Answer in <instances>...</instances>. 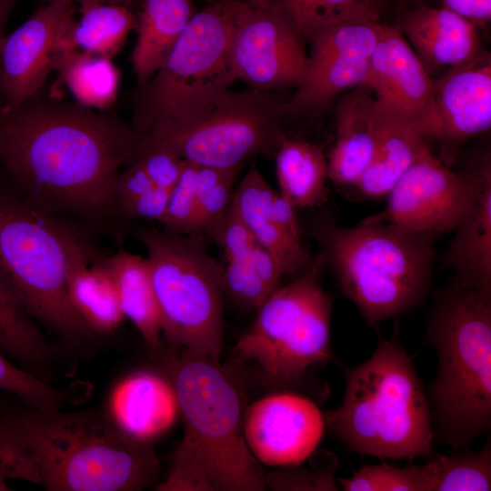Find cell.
Returning a JSON list of instances; mask_svg holds the SVG:
<instances>
[{"label": "cell", "instance_id": "6da1fadb", "mask_svg": "<svg viewBox=\"0 0 491 491\" xmlns=\"http://www.w3.org/2000/svg\"><path fill=\"white\" fill-rule=\"evenodd\" d=\"M142 139L131 123L65 101L45 83L0 111V178L45 211L104 216L116 207L120 168Z\"/></svg>", "mask_w": 491, "mask_h": 491}, {"label": "cell", "instance_id": "7a4b0ae2", "mask_svg": "<svg viewBox=\"0 0 491 491\" xmlns=\"http://www.w3.org/2000/svg\"><path fill=\"white\" fill-rule=\"evenodd\" d=\"M153 444L118 429L105 410L0 413V470L47 491H137L157 478Z\"/></svg>", "mask_w": 491, "mask_h": 491}, {"label": "cell", "instance_id": "3957f363", "mask_svg": "<svg viewBox=\"0 0 491 491\" xmlns=\"http://www.w3.org/2000/svg\"><path fill=\"white\" fill-rule=\"evenodd\" d=\"M437 373L430 386L434 440L466 446L491 425V289L452 279L426 326Z\"/></svg>", "mask_w": 491, "mask_h": 491}, {"label": "cell", "instance_id": "277c9868", "mask_svg": "<svg viewBox=\"0 0 491 491\" xmlns=\"http://www.w3.org/2000/svg\"><path fill=\"white\" fill-rule=\"evenodd\" d=\"M396 327L366 361L345 369L343 401L324 415L326 426L362 455L429 459L436 454L428 396Z\"/></svg>", "mask_w": 491, "mask_h": 491}, {"label": "cell", "instance_id": "5b68a950", "mask_svg": "<svg viewBox=\"0 0 491 491\" xmlns=\"http://www.w3.org/2000/svg\"><path fill=\"white\" fill-rule=\"evenodd\" d=\"M91 258L79 233L0 180V282L33 320L68 341L92 334L68 295L72 272Z\"/></svg>", "mask_w": 491, "mask_h": 491}, {"label": "cell", "instance_id": "8992f818", "mask_svg": "<svg viewBox=\"0 0 491 491\" xmlns=\"http://www.w3.org/2000/svg\"><path fill=\"white\" fill-rule=\"evenodd\" d=\"M314 235L343 292L370 326L376 327L425 298L438 234L363 219L354 227L325 221Z\"/></svg>", "mask_w": 491, "mask_h": 491}, {"label": "cell", "instance_id": "52a82bcc", "mask_svg": "<svg viewBox=\"0 0 491 491\" xmlns=\"http://www.w3.org/2000/svg\"><path fill=\"white\" fill-rule=\"evenodd\" d=\"M165 376L176 394L183 437L172 458L195 462L215 491H262L266 474L246 442L239 393L208 357L169 346Z\"/></svg>", "mask_w": 491, "mask_h": 491}, {"label": "cell", "instance_id": "ba28073f", "mask_svg": "<svg viewBox=\"0 0 491 491\" xmlns=\"http://www.w3.org/2000/svg\"><path fill=\"white\" fill-rule=\"evenodd\" d=\"M240 0H215L195 12L159 69L132 98V125L144 136L158 124L196 116L237 80L230 49Z\"/></svg>", "mask_w": 491, "mask_h": 491}, {"label": "cell", "instance_id": "9c48e42d", "mask_svg": "<svg viewBox=\"0 0 491 491\" xmlns=\"http://www.w3.org/2000/svg\"><path fill=\"white\" fill-rule=\"evenodd\" d=\"M136 236L147 252L162 336L220 365L224 267L208 253L206 236L145 227Z\"/></svg>", "mask_w": 491, "mask_h": 491}, {"label": "cell", "instance_id": "30bf717a", "mask_svg": "<svg viewBox=\"0 0 491 491\" xmlns=\"http://www.w3.org/2000/svg\"><path fill=\"white\" fill-rule=\"evenodd\" d=\"M285 91L252 88L218 93L183 124L153 125L137 146H161L182 159L215 168L240 167L250 156L275 158L287 138Z\"/></svg>", "mask_w": 491, "mask_h": 491}, {"label": "cell", "instance_id": "8fae6325", "mask_svg": "<svg viewBox=\"0 0 491 491\" xmlns=\"http://www.w3.org/2000/svg\"><path fill=\"white\" fill-rule=\"evenodd\" d=\"M318 269L315 263L297 279L273 292L234 348L239 359L256 364L272 384H296L310 368L333 358V304L319 284Z\"/></svg>", "mask_w": 491, "mask_h": 491}, {"label": "cell", "instance_id": "7c38bea8", "mask_svg": "<svg viewBox=\"0 0 491 491\" xmlns=\"http://www.w3.org/2000/svg\"><path fill=\"white\" fill-rule=\"evenodd\" d=\"M381 22L348 20L327 26L308 43V69L289 96L285 117L313 115L342 93L366 82L369 59L378 43Z\"/></svg>", "mask_w": 491, "mask_h": 491}, {"label": "cell", "instance_id": "4fadbf2b", "mask_svg": "<svg viewBox=\"0 0 491 491\" xmlns=\"http://www.w3.org/2000/svg\"><path fill=\"white\" fill-rule=\"evenodd\" d=\"M306 43L281 14L240 0L230 62L236 79L252 88H296L308 69Z\"/></svg>", "mask_w": 491, "mask_h": 491}, {"label": "cell", "instance_id": "5bb4252c", "mask_svg": "<svg viewBox=\"0 0 491 491\" xmlns=\"http://www.w3.org/2000/svg\"><path fill=\"white\" fill-rule=\"evenodd\" d=\"M388 195L385 208L364 220L439 235L456 229L472 188L463 172H453L426 145Z\"/></svg>", "mask_w": 491, "mask_h": 491}, {"label": "cell", "instance_id": "9a60e30c", "mask_svg": "<svg viewBox=\"0 0 491 491\" xmlns=\"http://www.w3.org/2000/svg\"><path fill=\"white\" fill-rule=\"evenodd\" d=\"M364 84L372 89L384 109L409 125L424 139L438 140L441 125L434 80L397 25L382 24Z\"/></svg>", "mask_w": 491, "mask_h": 491}, {"label": "cell", "instance_id": "2e32d148", "mask_svg": "<svg viewBox=\"0 0 491 491\" xmlns=\"http://www.w3.org/2000/svg\"><path fill=\"white\" fill-rule=\"evenodd\" d=\"M246 442L269 466L302 464L313 455L326 427L325 416L310 399L292 393L266 396L244 415Z\"/></svg>", "mask_w": 491, "mask_h": 491}, {"label": "cell", "instance_id": "e0dca14e", "mask_svg": "<svg viewBox=\"0 0 491 491\" xmlns=\"http://www.w3.org/2000/svg\"><path fill=\"white\" fill-rule=\"evenodd\" d=\"M72 0L44 4L0 45L2 90L5 109L17 107L46 83L56 50L75 22Z\"/></svg>", "mask_w": 491, "mask_h": 491}, {"label": "cell", "instance_id": "ac0fdd59", "mask_svg": "<svg viewBox=\"0 0 491 491\" xmlns=\"http://www.w3.org/2000/svg\"><path fill=\"white\" fill-rule=\"evenodd\" d=\"M434 95L441 125L439 158L451 167L466 142L490 129V55L479 50L452 66L434 81Z\"/></svg>", "mask_w": 491, "mask_h": 491}, {"label": "cell", "instance_id": "d6986e66", "mask_svg": "<svg viewBox=\"0 0 491 491\" xmlns=\"http://www.w3.org/2000/svg\"><path fill=\"white\" fill-rule=\"evenodd\" d=\"M472 195L467 211L443 257V266L465 284L491 289V159L478 153L463 172Z\"/></svg>", "mask_w": 491, "mask_h": 491}, {"label": "cell", "instance_id": "ffe728a7", "mask_svg": "<svg viewBox=\"0 0 491 491\" xmlns=\"http://www.w3.org/2000/svg\"><path fill=\"white\" fill-rule=\"evenodd\" d=\"M105 412L127 436L154 444L173 427L179 406L174 386L165 375L140 370L116 383Z\"/></svg>", "mask_w": 491, "mask_h": 491}, {"label": "cell", "instance_id": "44dd1931", "mask_svg": "<svg viewBox=\"0 0 491 491\" xmlns=\"http://www.w3.org/2000/svg\"><path fill=\"white\" fill-rule=\"evenodd\" d=\"M334 103L336 139L327 161L328 178L341 185H356L377 146L381 108L366 84L342 93Z\"/></svg>", "mask_w": 491, "mask_h": 491}, {"label": "cell", "instance_id": "7402d4cb", "mask_svg": "<svg viewBox=\"0 0 491 491\" xmlns=\"http://www.w3.org/2000/svg\"><path fill=\"white\" fill-rule=\"evenodd\" d=\"M397 26L429 75L466 62L480 50L475 24L446 6L408 9Z\"/></svg>", "mask_w": 491, "mask_h": 491}, {"label": "cell", "instance_id": "603a6c76", "mask_svg": "<svg viewBox=\"0 0 491 491\" xmlns=\"http://www.w3.org/2000/svg\"><path fill=\"white\" fill-rule=\"evenodd\" d=\"M195 14L192 0H144L131 55L137 85L159 69Z\"/></svg>", "mask_w": 491, "mask_h": 491}, {"label": "cell", "instance_id": "cb8c5ba5", "mask_svg": "<svg viewBox=\"0 0 491 491\" xmlns=\"http://www.w3.org/2000/svg\"><path fill=\"white\" fill-rule=\"evenodd\" d=\"M379 106L382 118L377 146L372 161L356 185L369 197L388 195L427 145L409 125Z\"/></svg>", "mask_w": 491, "mask_h": 491}, {"label": "cell", "instance_id": "d4e9b609", "mask_svg": "<svg viewBox=\"0 0 491 491\" xmlns=\"http://www.w3.org/2000/svg\"><path fill=\"white\" fill-rule=\"evenodd\" d=\"M113 276L125 316L153 350L161 347L159 307L145 258L118 252L100 262Z\"/></svg>", "mask_w": 491, "mask_h": 491}, {"label": "cell", "instance_id": "484cf974", "mask_svg": "<svg viewBox=\"0 0 491 491\" xmlns=\"http://www.w3.org/2000/svg\"><path fill=\"white\" fill-rule=\"evenodd\" d=\"M71 28V27H70ZM65 33L56 50L53 70L76 102L104 111L116 99L120 73L112 58L79 50Z\"/></svg>", "mask_w": 491, "mask_h": 491}, {"label": "cell", "instance_id": "4316f807", "mask_svg": "<svg viewBox=\"0 0 491 491\" xmlns=\"http://www.w3.org/2000/svg\"><path fill=\"white\" fill-rule=\"evenodd\" d=\"M275 159L280 194L295 208L319 205L326 201L327 161L319 147L286 138Z\"/></svg>", "mask_w": 491, "mask_h": 491}, {"label": "cell", "instance_id": "83f0119b", "mask_svg": "<svg viewBox=\"0 0 491 491\" xmlns=\"http://www.w3.org/2000/svg\"><path fill=\"white\" fill-rule=\"evenodd\" d=\"M284 15L308 44L324 28L348 20L380 22L385 0H245Z\"/></svg>", "mask_w": 491, "mask_h": 491}, {"label": "cell", "instance_id": "f1b7e54d", "mask_svg": "<svg viewBox=\"0 0 491 491\" xmlns=\"http://www.w3.org/2000/svg\"><path fill=\"white\" fill-rule=\"evenodd\" d=\"M68 295L75 311L92 333L111 334L125 318L115 280L101 263L75 268L69 277Z\"/></svg>", "mask_w": 491, "mask_h": 491}, {"label": "cell", "instance_id": "f546056e", "mask_svg": "<svg viewBox=\"0 0 491 491\" xmlns=\"http://www.w3.org/2000/svg\"><path fill=\"white\" fill-rule=\"evenodd\" d=\"M0 351L40 378L52 365L51 346L0 282Z\"/></svg>", "mask_w": 491, "mask_h": 491}, {"label": "cell", "instance_id": "4dcf8cb0", "mask_svg": "<svg viewBox=\"0 0 491 491\" xmlns=\"http://www.w3.org/2000/svg\"><path fill=\"white\" fill-rule=\"evenodd\" d=\"M81 18L69 35L79 50L112 58L135 27L136 16L128 6L94 4L80 5Z\"/></svg>", "mask_w": 491, "mask_h": 491}, {"label": "cell", "instance_id": "1f68e13d", "mask_svg": "<svg viewBox=\"0 0 491 491\" xmlns=\"http://www.w3.org/2000/svg\"><path fill=\"white\" fill-rule=\"evenodd\" d=\"M283 276L276 258L257 244L247 258L227 262L224 290L239 306L258 309L278 288Z\"/></svg>", "mask_w": 491, "mask_h": 491}, {"label": "cell", "instance_id": "d6a6232c", "mask_svg": "<svg viewBox=\"0 0 491 491\" xmlns=\"http://www.w3.org/2000/svg\"><path fill=\"white\" fill-rule=\"evenodd\" d=\"M429 491H486L491 489V444L479 451L436 455L425 463Z\"/></svg>", "mask_w": 491, "mask_h": 491}, {"label": "cell", "instance_id": "836d02e7", "mask_svg": "<svg viewBox=\"0 0 491 491\" xmlns=\"http://www.w3.org/2000/svg\"><path fill=\"white\" fill-rule=\"evenodd\" d=\"M0 390L14 394L24 404L44 410L57 411L82 399L83 386H55L12 364L0 351Z\"/></svg>", "mask_w": 491, "mask_h": 491}, {"label": "cell", "instance_id": "e575fe53", "mask_svg": "<svg viewBox=\"0 0 491 491\" xmlns=\"http://www.w3.org/2000/svg\"><path fill=\"white\" fill-rule=\"evenodd\" d=\"M240 167L215 168L196 164L194 235L209 236L233 199L232 187Z\"/></svg>", "mask_w": 491, "mask_h": 491}, {"label": "cell", "instance_id": "d590c367", "mask_svg": "<svg viewBox=\"0 0 491 491\" xmlns=\"http://www.w3.org/2000/svg\"><path fill=\"white\" fill-rule=\"evenodd\" d=\"M344 491H429L425 464L397 467L386 463L365 466L349 477L338 478Z\"/></svg>", "mask_w": 491, "mask_h": 491}, {"label": "cell", "instance_id": "8d00e7d4", "mask_svg": "<svg viewBox=\"0 0 491 491\" xmlns=\"http://www.w3.org/2000/svg\"><path fill=\"white\" fill-rule=\"evenodd\" d=\"M336 458L332 456L325 466L306 468L300 464L281 466L266 475V487L273 490H337L335 483Z\"/></svg>", "mask_w": 491, "mask_h": 491}, {"label": "cell", "instance_id": "74e56055", "mask_svg": "<svg viewBox=\"0 0 491 491\" xmlns=\"http://www.w3.org/2000/svg\"><path fill=\"white\" fill-rule=\"evenodd\" d=\"M210 237L221 247L227 262L247 258L258 244L251 229L232 203L212 231Z\"/></svg>", "mask_w": 491, "mask_h": 491}, {"label": "cell", "instance_id": "f35d334b", "mask_svg": "<svg viewBox=\"0 0 491 491\" xmlns=\"http://www.w3.org/2000/svg\"><path fill=\"white\" fill-rule=\"evenodd\" d=\"M131 159L138 162L157 187L172 189L176 184L184 159L161 146H136Z\"/></svg>", "mask_w": 491, "mask_h": 491}, {"label": "cell", "instance_id": "ab89813d", "mask_svg": "<svg viewBox=\"0 0 491 491\" xmlns=\"http://www.w3.org/2000/svg\"><path fill=\"white\" fill-rule=\"evenodd\" d=\"M171 190L155 186L130 202L120 211L128 217L161 223L167 209Z\"/></svg>", "mask_w": 491, "mask_h": 491}, {"label": "cell", "instance_id": "60d3db41", "mask_svg": "<svg viewBox=\"0 0 491 491\" xmlns=\"http://www.w3.org/2000/svg\"><path fill=\"white\" fill-rule=\"evenodd\" d=\"M155 187L138 162L120 173L115 185V204L118 209Z\"/></svg>", "mask_w": 491, "mask_h": 491}, {"label": "cell", "instance_id": "b9f144b4", "mask_svg": "<svg viewBox=\"0 0 491 491\" xmlns=\"http://www.w3.org/2000/svg\"><path fill=\"white\" fill-rule=\"evenodd\" d=\"M445 6L473 24H486L491 18V0H444Z\"/></svg>", "mask_w": 491, "mask_h": 491}, {"label": "cell", "instance_id": "7bdbcfd3", "mask_svg": "<svg viewBox=\"0 0 491 491\" xmlns=\"http://www.w3.org/2000/svg\"><path fill=\"white\" fill-rule=\"evenodd\" d=\"M19 0H0V45L5 36V29L8 19ZM5 101L2 90L1 63H0V111L4 108Z\"/></svg>", "mask_w": 491, "mask_h": 491}, {"label": "cell", "instance_id": "ee69618b", "mask_svg": "<svg viewBox=\"0 0 491 491\" xmlns=\"http://www.w3.org/2000/svg\"><path fill=\"white\" fill-rule=\"evenodd\" d=\"M43 5L50 3L55 0H38ZM74 2H77L79 5H94V4H105V5H125L129 6V5L134 0H72Z\"/></svg>", "mask_w": 491, "mask_h": 491}, {"label": "cell", "instance_id": "f6af8a7d", "mask_svg": "<svg viewBox=\"0 0 491 491\" xmlns=\"http://www.w3.org/2000/svg\"><path fill=\"white\" fill-rule=\"evenodd\" d=\"M400 5L410 6L411 8L421 5L424 0H396Z\"/></svg>", "mask_w": 491, "mask_h": 491}, {"label": "cell", "instance_id": "bcb514c9", "mask_svg": "<svg viewBox=\"0 0 491 491\" xmlns=\"http://www.w3.org/2000/svg\"><path fill=\"white\" fill-rule=\"evenodd\" d=\"M12 490L10 486L7 484V480L4 476L3 473L0 470V491H9Z\"/></svg>", "mask_w": 491, "mask_h": 491}, {"label": "cell", "instance_id": "7dc6e473", "mask_svg": "<svg viewBox=\"0 0 491 491\" xmlns=\"http://www.w3.org/2000/svg\"><path fill=\"white\" fill-rule=\"evenodd\" d=\"M2 409H3V406H2L1 400H0V413H1Z\"/></svg>", "mask_w": 491, "mask_h": 491}, {"label": "cell", "instance_id": "c3c4849f", "mask_svg": "<svg viewBox=\"0 0 491 491\" xmlns=\"http://www.w3.org/2000/svg\"><path fill=\"white\" fill-rule=\"evenodd\" d=\"M205 1H207V2H209V3H212V2H214V1H215V0H205Z\"/></svg>", "mask_w": 491, "mask_h": 491}]
</instances>
